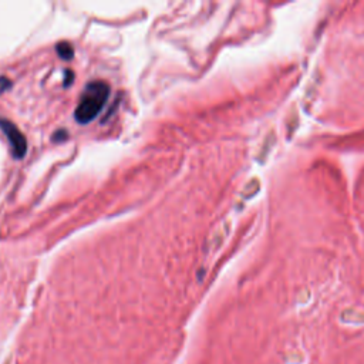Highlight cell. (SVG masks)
<instances>
[{
    "label": "cell",
    "instance_id": "cell-4",
    "mask_svg": "<svg viewBox=\"0 0 364 364\" xmlns=\"http://www.w3.org/2000/svg\"><path fill=\"white\" fill-rule=\"evenodd\" d=\"M259 191H261V184H259V181H258V179H252V181L248 182L246 187L242 189V196L243 198H246V199H249V198H253V196L256 195Z\"/></svg>",
    "mask_w": 364,
    "mask_h": 364
},
{
    "label": "cell",
    "instance_id": "cell-3",
    "mask_svg": "<svg viewBox=\"0 0 364 364\" xmlns=\"http://www.w3.org/2000/svg\"><path fill=\"white\" fill-rule=\"evenodd\" d=\"M56 51L60 58L67 60V61H70L74 57V48H73V46L68 41H60V43H57Z\"/></svg>",
    "mask_w": 364,
    "mask_h": 364
},
{
    "label": "cell",
    "instance_id": "cell-5",
    "mask_svg": "<svg viewBox=\"0 0 364 364\" xmlns=\"http://www.w3.org/2000/svg\"><path fill=\"white\" fill-rule=\"evenodd\" d=\"M10 87H11V81H10L7 77H0V94H3L4 91H7Z\"/></svg>",
    "mask_w": 364,
    "mask_h": 364
},
{
    "label": "cell",
    "instance_id": "cell-1",
    "mask_svg": "<svg viewBox=\"0 0 364 364\" xmlns=\"http://www.w3.org/2000/svg\"><path fill=\"white\" fill-rule=\"evenodd\" d=\"M108 95H110V85L103 80H93L87 83L74 111L75 121L81 125H85L95 120L107 103Z\"/></svg>",
    "mask_w": 364,
    "mask_h": 364
},
{
    "label": "cell",
    "instance_id": "cell-6",
    "mask_svg": "<svg viewBox=\"0 0 364 364\" xmlns=\"http://www.w3.org/2000/svg\"><path fill=\"white\" fill-rule=\"evenodd\" d=\"M73 81H74V73H73L71 70H65L64 71V87L65 88H68L70 85L73 84Z\"/></svg>",
    "mask_w": 364,
    "mask_h": 364
},
{
    "label": "cell",
    "instance_id": "cell-2",
    "mask_svg": "<svg viewBox=\"0 0 364 364\" xmlns=\"http://www.w3.org/2000/svg\"><path fill=\"white\" fill-rule=\"evenodd\" d=\"M0 130L4 134V137L7 138L10 145L11 154L16 159H21L26 152H27V141L24 138L23 132L17 128V125H14L13 122L0 117Z\"/></svg>",
    "mask_w": 364,
    "mask_h": 364
},
{
    "label": "cell",
    "instance_id": "cell-8",
    "mask_svg": "<svg viewBox=\"0 0 364 364\" xmlns=\"http://www.w3.org/2000/svg\"><path fill=\"white\" fill-rule=\"evenodd\" d=\"M64 135H67V132H65L64 130H58V131H57V132H56V134H54V135H53V140H54V141H61V140H64V138H65Z\"/></svg>",
    "mask_w": 364,
    "mask_h": 364
},
{
    "label": "cell",
    "instance_id": "cell-7",
    "mask_svg": "<svg viewBox=\"0 0 364 364\" xmlns=\"http://www.w3.org/2000/svg\"><path fill=\"white\" fill-rule=\"evenodd\" d=\"M271 147H272V135H269L268 140H266V142H265V145H263V155H262V158H265V157L268 155V152L271 150Z\"/></svg>",
    "mask_w": 364,
    "mask_h": 364
}]
</instances>
